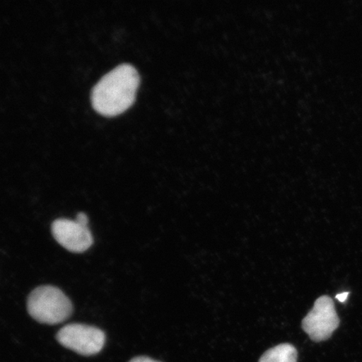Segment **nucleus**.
<instances>
[{
  "instance_id": "f03ea898",
  "label": "nucleus",
  "mask_w": 362,
  "mask_h": 362,
  "mask_svg": "<svg viewBox=\"0 0 362 362\" xmlns=\"http://www.w3.org/2000/svg\"><path fill=\"white\" fill-rule=\"evenodd\" d=\"M27 310L34 320L45 325H58L69 319L74 306L60 288L52 285L35 288L27 300Z\"/></svg>"
},
{
  "instance_id": "423d86ee",
  "label": "nucleus",
  "mask_w": 362,
  "mask_h": 362,
  "mask_svg": "<svg viewBox=\"0 0 362 362\" xmlns=\"http://www.w3.org/2000/svg\"><path fill=\"white\" fill-rule=\"evenodd\" d=\"M297 356L296 347L284 343L267 351L259 362H297Z\"/></svg>"
},
{
  "instance_id": "1a4fd4ad",
  "label": "nucleus",
  "mask_w": 362,
  "mask_h": 362,
  "mask_svg": "<svg viewBox=\"0 0 362 362\" xmlns=\"http://www.w3.org/2000/svg\"><path fill=\"white\" fill-rule=\"evenodd\" d=\"M349 293L345 292L342 293H339L337 296V300L341 303H345L347 300L348 296H349Z\"/></svg>"
},
{
  "instance_id": "39448f33",
  "label": "nucleus",
  "mask_w": 362,
  "mask_h": 362,
  "mask_svg": "<svg viewBox=\"0 0 362 362\" xmlns=\"http://www.w3.org/2000/svg\"><path fill=\"white\" fill-rule=\"evenodd\" d=\"M52 233L56 241L71 252H84L93 244V235L88 226L81 224L76 220L60 218L54 221Z\"/></svg>"
},
{
  "instance_id": "f257e3e1",
  "label": "nucleus",
  "mask_w": 362,
  "mask_h": 362,
  "mask_svg": "<svg viewBox=\"0 0 362 362\" xmlns=\"http://www.w3.org/2000/svg\"><path fill=\"white\" fill-rule=\"evenodd\" d=\"M140 78L135 67L123 64L115 68L98 81L92 93V104L96 112L115 117L133 105Z\"/></svg>"
},
{
  "instance_id": "0eeeda50",
  "label": "nucleus",
  "mask_w": 362,
  "mask_h": 362,
  "mask_svg": "<svg viewBox=\"0 0 362 362\" xmlns=\"http://www.w3.org/2000/svg\"><path fill=\"white\" fill-rule=\"evenodd\" d=\"M76 220L79 221L81 224L88 226V216L83 214V212H79V214L76 215Z\"/></svg>"
},
{
  "instance_id": "20e7f679",
  "label": "nucleus",
  "mask_w": 362,
  "mask_h": 362,
  "mask_svg": "<svg viewBox=\"0 0 362 362\" xmlns=\"http://www.w3.org/2000/svg\"><path fill=\"white\" fill-rule=\"evenodd\" d=\"M339 325V319L332 298L324 296L315 302L311 310L302 321L303 329L315 342L327 341Z\"/></svg>"
},
{
  "instance_id": "7ed1b4c3",
  "label": "nucleus",
  "mask_w": 362,
  "mask_h": 362,
  "mask_svg": "<svg viewBox=\"0 0 362 362\" xmlns=\"http://www.w3.org/2000/svg\"><path fill=\"white\" fill-rule=\"evenodd\" d=\"M57 339L62 346L83 356L96 355L106 341L102 329L83 324H70L59 330Z\"/></svg>"
},
{
  "instance_id": "6e6552de",
  "label": "nucleus",
  "mask_w": 362,
  "mask_h": 362,
  "mask_svg": "<svg viewBox=\"0 0 362 362\" xmlns=\"http://www.w3.org/2000/svg\"><path fill=\"white\" fill-rule=\"evenodd\" d=\"M129 362H160V361L153 360L151 358H149V357H146V356H137V357H134V358L131 360Z\"/></svg>"
}]
</instances>
